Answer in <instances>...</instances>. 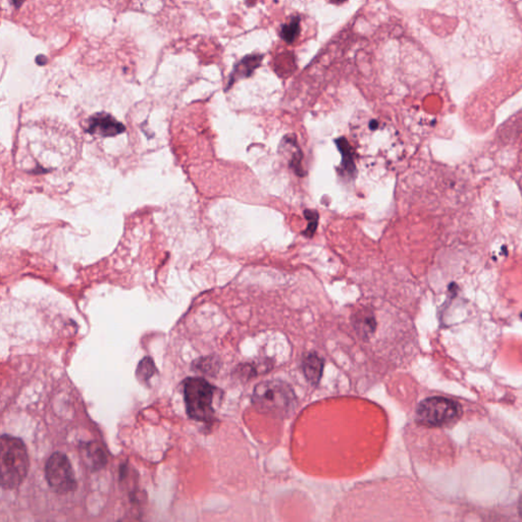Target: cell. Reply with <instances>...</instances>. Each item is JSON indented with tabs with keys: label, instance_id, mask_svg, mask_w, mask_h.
<instances>
[{
	"label": "cell",
	"instance_id": "4fadbf2b",
	"mask_svg": "<svg viewBox=\"0 0 522 522\" xmlns=\"http://www.w3.org/2000/svg\"><path fill=\"white\" fill-rule=\"evenodd\" d=\"M154 363H153L152 359L150 358H144L137 368V377L140 381H148L151 377L155 373Z\"/></svg>",
	"mask_w": 522,
	"mask_h": 522
},
{
	"label": "cell",
	"instance_id": "3957f363",
	"mask_svg": "<svg viewBox=\"0 0 522 522\" xmlns=\"http://www.w3.org/2000/svg\"><path fill=\"white\" fill-rule=\"evenodd\" d=\"M217 389L201 377H189L184 383L187 413L193 420L210 422L215 416L213 400Z\"/></svg>",
	"mask_w": 522,
	"mask_h": 522
},
{
	"label": "cell",
	"instance_id": "7a4b0ae2",
	"mask_svg": "<svg viewBox=\"0 0 522 522\" xmlns=\"http://www.w3.org/2000/svg\"><path fill=\"white\" fill-rule=\"evenodd\" d=\"M252 401L261 411L284 415L294 409L296 396L288 384L269 381L256 386Z\"/></svg>",
	"mask_w": 522,
	"mask_h": 522
},
{
	"label": "cell",
	"instance_id": "7c38bea8",
	"mask_svg": "<svg viewBox=\"0 0 522 522\" xmlns=\"http://www.w3.org/2000/svg\"><path fill=\"white\" fill-rule=\"evenodd\" d=\"M355 321L356 330L362 334V336H368L373 333L375 330V319L372 314H359Z\"/></svg>",
	"mask_w": 522,
	"mask_h": 522
},
{
	"label": "cell",
	"instance_id": "6da1fadb",
	"mask_svg": "<svg viewBox=\"0 0 522 522\" xmlns=\"http://www.w3.org/2000/svg\"><path fill=\"white\" fill-rule=\"evenodd\" d=\"M30 460L25 444L18 438L3 435L0 440V480L6 489H15L25 480Z\"/></svg>",
	"mask_w": 522,
	"mask_h": 522
},
{
	"label": "cell",
	"instance_id": "e0dca14e",
	"mask_svg": "<svg viewBox=\"0 0 522 522\" xmlns=\"http://www.w3.org/2000/svg\"><path fill=\"white\" fill-rule=\"evenodd\" d=\"M519 513H521V516L522 517V497L521 499V502H519Z\"/></svg>",
	"mask_w": 522,
	"mask_h": 522
},
{
	"label": "cell",
	"instance_id": "ac0fdd59",
	"mask_svg": "<svg viewBox=\"0 0 522 522\" xmlns=\"http://www.w3.org/2000/svg\"><path fill=\"white\" fill-rule=\"evenodd\" d=\"M12 3H14L15 6H21V2H18V3H17V2H12Z\"/></svg>",
	"mask_w": 522,
	"mask_h": 522
},
{
	"label": "cell",
	"instance_id": "30bf717a",
	"mask_svg": "<svg viewBox=\"0 0 522 522\" xmlns=\"http://www.w3.org/2000/svg\"><path fill=\"white\" fill-rule=\"evenodd\" d=\"M84 459L93 470L100 469L107 465V457L105 450L97 443H88L83 447Z\"/></svg>",
	"mask_w": 522,
	"mask_h": 522
},
{
	"label": "cell",
	"instance_id": "52a82bcc",
	"mask_svg": "<svg viewBox=\"0 0 522 522\" xmlns=\"http://www.w3.org/2000/svg\"><path fill=\"white\" fill-rule=\"evenodd\" d=\"M262 60V55H250L242 58V60L235 66L234 71H233L230 80H228L226 90H228L233 84L236 83L239 79L248 78L253 74L254 71L260 66Z\"/></svg>",
	"mask_w": 522,
	"mask_h": 522
},
{
	"label": "cell",
	"instance_id": "8992f818",
	"mask_svg": "<svg viewBox=\"0 0 522 522\" xmlns=\"http://www.w3.org/2000/svg\"><path fill=\"white\" fill-rule=\"evenodd\" d=\"M126 131V127L120 124L111 114L99 112L89 118L87 132L102 137H114Z\"/></svg>",
	"mask_w": 522,
	"mask_h": 522
},
{
	"label": "cell",
	"instance_id": "277c9868",
	"mask_svg": "<svg viewBox=\"0 0 522 522\" xmlns=\"http://www.w3.org/2000/svg\"><path fill=\"white\" fill-rule=\"evenodd\" d=\"M462 415L458 403L445 397H431L418 405L416 420L420 424L441 428L456 424Z\"/></svg>",
	"mask_w": 522,
	"mask_h": 522
},
{
	"label": "cell",
	"instance_id": "ba28073f",
	"mask_svg": "<svg viewBox=\"0 0 522 522\" xmlns=\"http://www.w3.org/2000/svg\"><path fill=\"white\" fill-rule=\"evenodd\" d=\"M338 150L340 151L342 154V168L343 172L350 177V178H354L356 174V165L354 159V150L352 146L350 145L348 141L345 138H339L335 141Z\"/></svg>",
	"mask_w": 522,
	"mask_h": 522
},
{
	"label": "cell",
	"instance_id": "9c48e42d",
	"mask_svg": "<svg viewBox=\"0 0 522 522\" xmlns=\"http://www.w3.org/2000/svg\"><path fill=\"white\" fill-rule=\"evenodd\" d=\"M323 361L316 353H309L303 360V370L306 379L312 385H316L323 375Z\"/></svg>",
	"mask_w": 522,
	"mask_h": 522
},
{
	"label": "cell",
	"instance_id": "2e32d148",
	"mask_svg": "<svg viewBox=\"0 0 522 522\" xmlns=\"http://www.w3.org/2000/svg\"><path fill=\"white\" fill-rule=\"evenodd\" d=\"M379 127V123L377 122V120H372L370 124V128L372 129V130H375V129Z\"/></svg>",
	"mask_w": 522,
	"mask_h": 522
},
{
	"label": "cell",
	"instance_id": "5b68a950",
	"mask_svg": "<svg viewBox=\"0 0 522 522\" xmlns=\"http://www.w3.org/2000/svg\"><path fill=\"white\" fill-rule=\"evenodd\" d=\"M45 476L51 489L60 495L77 489L74 470L68 456L64 453L55 452L49 457L45 467Z\"/></svg>",
	"mask_w": 522,
	"mask_h": 522
},
{
	"label": "cell",
	"instance_id": "9a60e30c",
	"mask_svg": "<svg viewBox=\"0 0 522 522\" xmlns=\"http://www.w3.org/2000/svg\"><path fill=\"white\" fill-rule=\"evenodd\" d=\"M36 62H37L39 66H44L47 62V58L44 55H38L37 58H36Z\"/></svg>",
	"mask_w": 522,
	"mask_h": 522
},
{
	"label": "cell",
	"instance_id": "8fae6325",
	"mask_svg": "<svg viewBox=\"0 0 522 522\" xmlns=\"http://www.w3.org/2000/svg\"><path fill=\"white\" fill-rule=\"evenodd\" d=\"M300 17H293L290 23L285 24L280 29V37L287 43H293L298 37L301 28Z\"/></svg>",
	"mask_w": 522,
	"mask_h": 522
},
{
	"label": "cell",
	"instance_id": "5bb4252c",
	"mask_svg": "<svg viewBox=\"0 0 522 522\" xmlns=\"http://www.w3.org/2000/svg\"><path fill=\"white\" fill-rule=\"evenodd\" d=\"M304 215H305L306 219H307L308 224L307 228L304 231L303 234L308 238H312L316 233L317 224H318L319 215L316 210H312V209H306L304 210Z\"/></svg>",
	"mask_w": 522,
	"mask_h": 522
}]
</instances>
